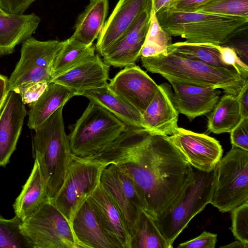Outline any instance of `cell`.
I'll use <instances>...</instances> for the list:
<instances>
[{"label": "cell", "instance_id": "obj_1", "mask_svg": "<svg viewBox=\"0 0 248 248\" xmlns=\"http://www.w3.org/2000/svg\"><path fill=\"white\" fill-rule=\"evenodd\" d=\"M116 164L134 181L154 219L165 215L194 179L192 167L169 136L146 132Z\"/></svg>", "mask_w": 248, "mask_h": 248}, {"label": "cell", "instance_id": "obj_2", "mask_svg": "<svg viewBox=\"0 0 248 248\" xmlns=\"http://www.w3.org/2000/svg\"><path fill=\"white\" fill-rule=\"evenodd\" d=\"M140 58L148 71L160 74L170 83L222 89L226 94L236 96L248 80L236 71L216 68L171 53Z\"/></svg>", "mask_w": 248, "mask_h": 248}, {"label": "cell", "instance_id": "obj_3", "mask_svg": "<svg viewBox=\"0 0 248 248\" xmlns=\"http://www.w3.org/2000/svg\"><path fill=\"white\" fill-rule=\"evenodd\" d=\"M63 108H58L34 130L33 138L34 157L39 163L50 200L62 186L74 160L65 131Z\"/></svg>", "mask_w": 248, "mask_h": 248}, {"label": "cell", "instance_id": "obj_4", "mask_svg": "<svg viewBox=\"0 0 248 248\" xmlns=\"http://www.w3.org/2000/svg\"><path fill=\"white\" fill-rule=\"evenodd\" d=\"M126 126L108 110L90 102L68 135L73 156L95 161L125 130Z\"/></svg>", "mask_w": 248, "mask_h": 248}, {"label": "cell", "instance_id": "obj_5", "mask_svg": "<svg viewBox=\"0 0 248 248\" xmlns=\"http://www.w3.org/2000/svg\"><path fill=\"white\" fill-rule=\"evenodd\" d=\"M155 13L164 31L193 43L220 45L232 33L248 23V18L245 17L202 12L162 10Z\"/></svg>", "mask_w": 248, "mask_h": 248}, {"label": "cell", "instance_id": "obj_6", "mask_svg": "<svg viewBox=\"0 0 248 248\" xmlns=\"http://www.w3.org/2000/svg\"><path fill=\"white\" fill-rule=\"evenodd\" d=\"M194 179L183 195L163 216L154 219L164 238L172 244L191 220L211 202L213 195L215 169L205 172L192 167Z\"/></svg>", "mask_w": 248, "mask_h": 248}, {"label": "cell", "instance_id": "obj_7", "mask_svg": "<svg viewBox=\"0 0 248 248\" xmlns=\"http://www.w3.org/2000/svg\"><path fill=\"white\" fill-rule=\"evenodd\" d=\"M215 169L210 203L224 213L248 203V151L232 145Z\"/></svg>", "mask_w": 248, "mask_h": 248}, {"label": "cell", "instance_id": "obj_8", "mask_svg": "<svg viewBox=\"0 0 248 248\" xmlns=\"http://www.w3.org/2000/svg\"><path fill=\"white\" fill-rule=\"evenodd\" d=\"M21 228L33 248H81L71 223L50 201L23 221Z\"/></svg>", "mask_w": 248, "mask_h": 248}, {"label": "cell", "instance_id": "obj_9", "mask_svg": "<svg viewBox=\"0 0 248 248\" xmlns=\"http://www.w3.org/2000/svg\"><path fill=\"white\" fill-rule=\"evenodd\" d=\"M63 44V41H41L32 37L25 40L20 58L9 78V92L30 83L52 82L53 63Z\"/></svg>", "mask_w": 248, "mask_h": 248}, {"label": "cell", "instance_id": "obj_10", "mask_svg": "<svg viewBox=\"0 0 248 248\" xmlns=\"http://www.w3.org/2000/svg\"><path fill=\"white\" fill-rule=\"evenodd\" d=\"M107 165L74 156L62 186L50 200L70 223L77 211L99 185L102 170Z\"/></svg>", "mask_w": 248, "mask_h": 248}, {"label": "cell", "instance_id": "obj_11", "mask_svg": "<svg viewBox=\"0 0 248 248\" xmlns=\"http://www.w3.org/2000/svg\"><path fill=\"white\" fill-rule=\"evenodd\" d=\"M100 183L120 210L131 239L141 211H147L141 192L133 180L115 164L103 169Z\"/></svg>", "mask_w": 248, "mask_h": 248}, {"label": "cell", "instance_id": "obj_12", "mask_svg": "<svg viewBox=\"0 0 248 248\" xmlns=\"http://www.w3.org/2000/svg\"><path fill=\"white\" fill-rule=\"evenodd\" d=\"M169 137L190 165L198 170L210 171L222 157L219 141L206 135L178 127Z\"/></svg>", "mask_w": 248, "mask_h": 248}, {"label": "cell", "instance_id": "obj_13", "mask_svg": "<svg viewBox=\"0 0 248 248\" xmlns=\"http://www.w3.org/2000/svg\"><path fill=\"white\" fill-rule=\"evenodd\" d=\"M109 88L142 115L156 94L158 85L136 64L125 67L108 83Z\"/></svg>", "mask_w": 248, "mask_h": 248}, {"label": "cell", "instance_id": "obj_14", "mask_svg": "<svg viewBox=\"0 0 248 248\" xmlns=\"http://www.w3.org/2000/svg\"><path fill=\"white\" fill-rule=\"evenodd\" d=\"M165 53L198 61L216 68L236 71L245 78H248V66L228 46L180 42L170 45Z\"/></svg>", "mask_w": 248, "mask_h": 248}, {"label": "cell", "instance_id": "obj_15", "mask_svg": "<svg viewBox=\"0 0 248 248\" xmlns=\"http://www.w3.org/2000/svg\"><path fill=\"white\" fill-rule=\"evenodd\" d=\"M152 6L144 10L123 35L101 56L109 66L125 67L136 64L149 28Z\"/></svg>", "mask_w": 248, "mask_h": 248}, {"label": "cell", "instance_id": "obj_16", "mask_svg": "<svg viewBox=\"0 0 248 248\" xmlns=\"http://www.w3.org/2000/svg\"><path fill=\"white\" fill-rule=\"evenodd\" d=\"M87 200L102 230L114 248H131V237L124 217L100 183Z\"/></svg>", "mask_w": 248, "mask_h": 248}, {"label": "cell", "instance_id": "obj_17", "mask_svg": "<svg viewBox=\"0 0 248 248\" xmlns=\"http://www.w3.org/2000/svg\"><path fill=\"white\" fill-rule=\"evenodd\" d=\"M20 95L10 91L0 112V167H5L16 149L27 115Z\"/></svg>", "mask_w": 248, "mask_h": 248}, {"label": "cell", "instance_id": "obj_18", "mask_svg": "<svg viewBox=\"0 0 248 248\" xmlns=\"http://www.w3.org/2000/svg\"><path fill=\"white\" fill-rule=\"evenodd\" d=\"M173 94L168 84L158 85L156 94L142 114L145 130L149 134L170 136L179 127V112L173 104Z\"/></svg>", "mask_w": 248, "mask_h": 248}, {"label": "cell", "instance_id": "obj_19", "mask_svg": "<svg viewBox=\"0 0 248 248\" xmlns=\"http://www.w3.org/2000/svg\"><path fill=\"white\" fill-rule=\"evenodd\" d=\"M151 6V0H119L97 38V52L101 55L123 35L140 13Z\"/></svg>", "mask_w": 248, "mask_h": 248}, {"label": "cell", "instance_id": "obj_20", "mask_svg": "<svg viewBox=\"0 0 248 248\" xmlns=\"http://www.w3.org/2000/svg\"><path fill=\"white\" fill-rule=\"evenodd\" d=\"M110 66L97 54L87 59L52 81L72 90L76 96L108 84Z\"/></svg>", "mask_w": 248, "mask_h": 248}, {"label": "cell", "instance_id": "obj_21", "mask_svg": "<svg viewBox=\"0 0 248 248\" xmlns=\"http://www.w3.org/2000/svg\"><path fill=\"white\" fill-rule=\"evenodd\" d=\"M174 90L173 101L179 113L190 120L212 110L219 100L218 89L170 82Z\"/></svg>", "mask_w": 248, "mask_h": 248}, {"label": "cell", "instance_id": "obj_22", "mask_svg": "<svg viewBox=\"0 0 248 248\" xmlns=\"http://www.w3.org/2000/svg\"><path fill=\"white\" fill-rule=\"evenodd\" d=\"M40 21L34 13L11 15L0 12V56L12 54L16 46L31 37Z\"/></svg>", "mask_w": 248, "mask_h": 248}, {"label": "cell", "instance_id": "obj_23", "mask_svg": "<svg viewBox=\"0 0 248 248\" xmlns=\"http://www.w3.org/2000/svg\"><path fill=\"white\" fill-rule=\"evenodd\" d=\"M71 225L81 248H115L102 230L88 200L77 211Z\"/></svg>", "mask_w": 248, "mask_h": 248}, {"label": "cell", "instance_id": "obj_24", "mask_svg": "<svg viewBox=\"0 0 248 248\" xmlns=\"http://www.w3.org/2000/svg\"><path fill=\"white\" fill-rule=\"evenodd\" d=\"M49 201L46 185L35 158L31 173L13 204L15 215L23 222Z\"/></svg>", "mask_w": 248, "mask_h": 248}, {"label": "cell", "instance_id": "obj_25", "mask_svg": "<svg viewBox=\"0 0 248 248\" xmlns=\"http://www.w3.org/2000/svg\"><path fill=\"white\" fill-rule=\"evenodd\" d=\"M82 95L89 99L90 102L108 110L127 126L145 130L141 113L114 93L108 84L101 88L86 91Z\"/></svg>", "mask_w": 248, "mask_h": 248}, {"label": "cell", "instance_id": "obj_26", "mask_svg": "<svg viewBox=\"0 0 248 248\" xmlns=\"http://www.w3.org/2000/svg\"><path fill=\"white\" fill-rule=\"evenodd\" d=\"M74 96L70 88L54 81L49 83L40 97L30 104L29 127L35 130Z\"/></svg>", "mask_w": 248, "mask_h": 248}, {"label": "cell", "instance_id": "obj_27", "mask_svg": "<svg viewBox=\"0 0 248 248\" xmlns=\"http://www.w3.org/2000/svg\"><path fill=\"white\" fill-rule=\"evenodd\" d=\"M108 10V0H89L77 18L72 36L85 45L93 44L104 25Z\"/></svg>", "mask_w": 248, "mask_h": 248}, {"label": "cell", "instance_id": "obj_28", "mask_svg": "<svg viewBox=\"0 0 248 248\" xmlns=\"http://www.w3.org/2000/svg\"><path fill=\"white\" fill-rule=\"evenodd\" d=\"M93 44L85 45L72 36L63 41L53 65V80L95 54Z\"/></svg>", "mask_w": 248, "mask_h": 248}, {"label": "cell", "instance_id": "obj_29", "mask_svg": "<svg viewBox=\"0 0 248 248\" xmlns=\"http://www.w3.org/2000/svg\"><path fill=\"white\" fill-rule=\"evenodd\" d=\"M241 119L235 96L225 94L218 100L208 116L207 128L216 134L230 133Z\"/></svg>", "mask_w": 248, "mask_h": 248}, {"label": "cell", "instance_id": "obj_30", "mask_svg": "<svg viewBox=\"0 0 248 248\" xmlns=\"http://www.w3.org/2000/svg\"><path fill=\"white\" fill-rule=\"evenodd\" d=\"M131 248H170L156 226L154 218L142 210L138 219Z\"/></svg>", "mask_w": 248, "mask_h": 248}, {"label": "cell", "instance_id": "obj_31", "mask_svg": "<svg viewBox=\"0 0 248 248\" xmlns=\"http://www.w3.org/2000/svg\"><path fill=\"white\" fill-rule=\"evenodd\" d=\"M22 222L16 216L6 219L0 215V248H33L21 229Z\"/></svg>", "mask_w": 248, "mask_h": 248}, {"label": "cell", "instance_id": "obj_32", "mask_svg": "<svg viewBox=\"0 0 248 248\" xmlns=\"http://www.w3.org/2000/svg\"><path fill=\"white\" fill-rule=\"evenodd\" d=\"M194 12L248 18V0H211Z\"/></svg>", "mask_w": 248, "mask_h": 248}, {"label": "cell", "instance_id": "obj_33", "mask_svg": "<svg viewBox=\"0 0 248 248\" xmlns=\"http://www.w3.org/2000/svg\"><path fill=\"white\" fill-rule=\"evenodd\" d=\"M247 23L232 33L220 46L232 49L241 60L248 63V26Z\"/></svg>", "mask_w": 248, "mask_h": 248}, {"label": "cell", "instance_id": "obj_34", "mask_svg": "<svg viewBox=\"0 0 248 248\" xmlns=\"http://www.w3.org/2000/svg\"><path fill=\"white\" fill-rule=\"evenodd\" d=\"M233 236L243 244L248 245V203L243 204L232 211Z\"/></svg>", "mask_w": 248, "mask_h": 248}, {"label": "cell", "instance_id": "obj_35", "mask_svg": "<svg viewBox=\"0 0 248 248\" xmlns=\"http://www.w3.org/2000/svg\"><path fill=\"white\" fill-rule=\"evenodd\" d=\"M171 36L161 28L156 13L152 7L150 24L145 41L158 46L166 52L167 47L172 44Z\"/></svg>", "mask_w": 248, "mask_h": 248}, {"label": "cell", "instance_id": "obj_36", "mask_svg": "<svg viewBox=\"0 0 248 248\" xmlns=\"http://www.w3.org/2000/svg\"><path fill=\"white\" fill-rule=\"evenodd\" d=\"M49 83L47 82L30 83L22 86L16 92L20 95L24 104H30L40 97Z\"/></svg>", "mask_w": 248, "mask_h": 248}, {"label": "cell", "instance_id": "obj_37", "mask_svg": "<svg viewBox=\"0 0 248 248\" xmlns=\"http://www.w3.org/2000/svg\"><path fill=\"white\" fill-rule=\"evenodd\" d=\"M230 134L232 145L248 151V117L242 118Z\"/></svg>", "mask_w": 248, "mask_h": 248}, {"label": "cell", "instance_id": "obj_38", "mask_svg": "<svg viewBox=\"0 0 248 248\" xmlns=\"http://www.w3.org/2000/svg\"><path fill=\"white\" fill-rule=\"evenodd\" d=\"M217 234L203 232L197 237L180 244L178 248H215Z\"/></svg>", "mask_w": 248, "mask_h": 248}, {"label": "cell", "instance_id": "obj_39", "mask_svg": "<svg viewBox=\"0 0 248 248\" xmlns=\"http://www.w3.org/2000/svg\"><path fill=\"white\" fill-rule=\"evenodd\" d=\"M36 0H0V8L5 13L22 15Z\"/></svg>", "mask_w": 248, "mask_h": 248}, {"label": "cell", "instance_id": "obj_40", "mask_svg": "<svg viewBox=\"0 0 248 248\" xmlns=\"http://www.w3.org/2000/svg\"><path fill=\"white\" fill-rule=\"evenodd\" d=\"M211 0H175L163 10L171 12H194Z\"/></svg>", "mask_w": 248, "mask_h": 248}, {"label": "cell", "instance_id": "obj_41", "mask_svg": "<svg viewBox=\"0 0 248 248\" xmlns=\"http://www.w3.org/2000/svg\"><path fill=\"white\" fill-rule=\"evenodd\" d=\"M235 97L238 103L241 119L248 117V80Z\"/></svg>", "mask_w": 248, "mask_h": 248}, {"label": "cell", "instance_id": "obj_42", "mask_svg": "<svg viewBox=\"0 0 248 248\" xmlns=\"http://www.w3.org/2000/svg\"><path fill=\"white\" fill-rule=\"evenodd\" d=\"M165 53V51L158 46L144 41L140 52V57H151L159 54Z\"/></svg>", "mask_w": 248, "mask_h": 248}, {"label": "cell", "instance_id": "obj_43", "mask_svg": "<svg viewBox=\"0 0 248 248\" xmlns=\"http://www.w3.org/2000/svg\"><path fill=\"white\" fill-rule=\"evenodd\" d=\"M9 78L0 74V112L9 93Z\"/></svg>", "mask_w": 248, "mask_h": 248}, {"label": "cell", "instance_id": "obj_44", "mask_svg": "<svg viewBox=\"0 0 248 248\" xmlns=\"http://www.w3.org/2000/svg\"><path fill=\"white\" fill-rule=\"evenodd\" d=\"M172 0H151L152 8L157 13L166 7Z\"/></svg>", "mask_w": 248, "mask_h": 248}, {"label": "cell", "instance_id": "obj_45", "mask_svg": "<svg viewBox=\"0 0 248 248\" xmlns=\"http://www.w3.org/2000/svg\"><path fill=\"white\" fill-rule=\"evenodd\" d=\"M227 248H248V245H245L239 240H236L230 244L220 247Z\"/></svg>", "mask_w": 248, "mask_h": 248}, {"label": "cell", "instance_id": "obj_46", "mask_svg": "<svg viewBox=\"0 0 248 248\" xmlns=\"http://www.w3.org/2000/svg\"><path fill=\"white\" fill-rule=\"evenodd\" d=\"M0 13H4V12H3V11L0 9Z\"/></svg>", "mask_w": 248, "mask_h": 248}, {"label": "cell", "instance_id": "obj_47", "mask_svg": "<svg viewBox=\"0 0 248 248\" xmlns=\"http://www.w3.org/2000/svg\"><path fill=\"white\" fill-rule=\"evenodd\" d=\"M173 0H172V1H173Z\"/></svg>", "mask_w": 248, "mask_h": 248}]
</instances>
